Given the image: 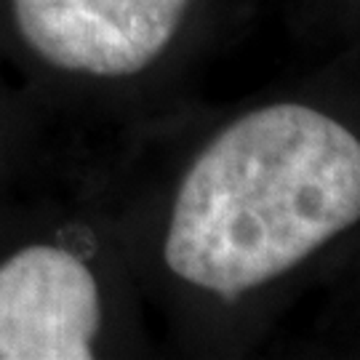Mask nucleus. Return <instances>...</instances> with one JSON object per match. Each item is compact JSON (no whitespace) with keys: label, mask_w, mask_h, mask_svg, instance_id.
Wrapping results in <instances>:
<instances>
[{"label":"nucleus","mask_w":360,"mask_h":360,"mask_svg":"<svg viewBox=\"0 0 360 360\" xmlns=\"http://www.w3.org/2000/svg\"><path fill=\"white\" fill-rule=\"evenodd\" d=\"M360 221V139L281 102L232 120L184 174L163 259L224 299L270 283Z\"/></svg>","instance_id":"obj_1"},{"label":"nucleus","mask_w":360,"mask_h":360,"mask_svg":"<svg viewBox=\"0 0 360 360\" xmlns=\"http://www.w3.org/2000/svg\"><path fill=\"white\" fill-rule=\"evenodd\" d=\"M193 0H13L16 30L43 62L91 77L142 72L179 32Z\"/></svg>","instance_id":"obj_2"},{"label":"nucleus","mask_w":360,"mask_h":360,"mask_svg":"<svg viewBox=\"0 0 360 360\" xmlns=\"http://www.w3.org/2000/svg\"><path fill=\"white\" fill-rule=\"evenodd\" d=\"M102 326L89 264L35 243L0 264V360H91Z\"/></svg>","instance_id":"obj_3"}]
</instances>
